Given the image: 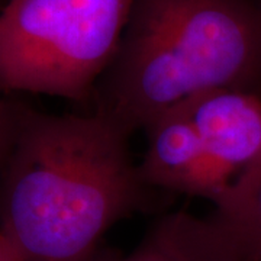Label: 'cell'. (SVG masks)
Returning a JSON list of instances; mask_svg holds the SVG:
<instances>
[{"label": "cell", "instance_id": "cell-1", "mask_svg": "<svg viewBox=\"0 0 261 261\" xmlns=\"http://www.w3.org/2000/svg\"><path fill=\"white\" fill-rule=\"evenodd\" d=\"M129 138L90 112L54 115L16 103L0 168V231L22 261H97L113 225L166 206Z\"/></svg>", "mask_w": 261, "mask_h": 261}, {"label": "cell", "instance_id": "cell-2", "mask_svg": "<svg viewBox=\"0 0 261 261\" xmlns=\"http://www.w3.org/2000/svg\"><path fill=\"white\" fill-rule=\"evenodd\" d=\"M219 89L261 96V0H134L90 105L132 137Z\"/></svg>", "mask_w": 261, "mask_h": 261}, {"label": "cell", "instance_id": "cell-3", "mask_svg": "<svg viewBox=\"0 0 261 261\" xmlns=\"http://www.w3.org/2000/svg\"><path fill=\"white\" fill-rule=\"evenodd\" d=\"M134 0H6L0 92L92 102L118 51Z\"/></svg>", "mask_w": 261, "mask_h": 261}, {"label": "cell", "instance_id": "cell-4", "mask_svg": "<svg viewBox=\"0 0 261 261\" xmlns=\"http://www.w3.org/2000/svg\"><path fill=\"white\" fill-rule=\"evenodd\" d=\"M147 147L140 163L149 186L170 196L205 197L214 202L231 181L209 155L181 105L161 113L145 126Z\"/></svg>", "mask_w": 261, "mask_h": 261}, {"label": "cell", "instance_id": "cell-5", "mask_svg": "<svg viewBox=\"0 0 261 261\" xmlns=\"http://www.w3.org/2000/svg\"><path fill=\"white\" fill-rule=\"evenodd\" d=\"M178 105L209 155L229 178L231 189L261 173V96L219 89Z\"/></svg>", "mask_w": 261, "mask_h": 261}, {"label": "cell", "instance_id": "cell-6", "mask_svg": "<svg viewBox=\"0 0 261 261\" xmlns=\"http://www.w3.org/2000/svg\"><path fill=\"white\" fill-rule=\"evenodd\" d=\"M97 261H241L211 216L161 215L128 255L105 251Z\"/></svg>", "mask_w": 261, "mask_h": 261}, {"label": "cell", "instance_id": "cell-7", "mask_svg": "<svg viewBox=\"0 0 261 261\" xmlns=\"http://www.w3.org/2000/svg\"><path fill=\"white\" fill-rule=\"evenodd\" d=\"M211 218L241 261H261V173L225 192Z\"/></svg>", "mask_w": 261, "mask_h": 261}, {"label": "cell", "instance_id": "cell-8", "mask_svg": "<svg viewBox=\"0 0 261 261\" xmlns=\"http://www.w3.org/2000/svg\"><path fill=\"white\" fill-rule=\"evenodd\" d=\"M15 119H16V103L5 100L0 92V168L5 163L13 140Z\"/></svg>", "mask_w": 261, "mask_h": 261}, {"label": "cell", "instance_id": "cell-9", "mask_svg": "<svg viewBox=\"0 0 261 261\" xmlns=\"http://www.w3.org/2000/svg\"><path fill=\"white\" fill-rule=\"evenodd\" d=\"M0 261H22L19 258L18 252L8 241V238L0 231Z\"/></svg>", "mask_w": 261, "mask_h": 261}]
</instances>
